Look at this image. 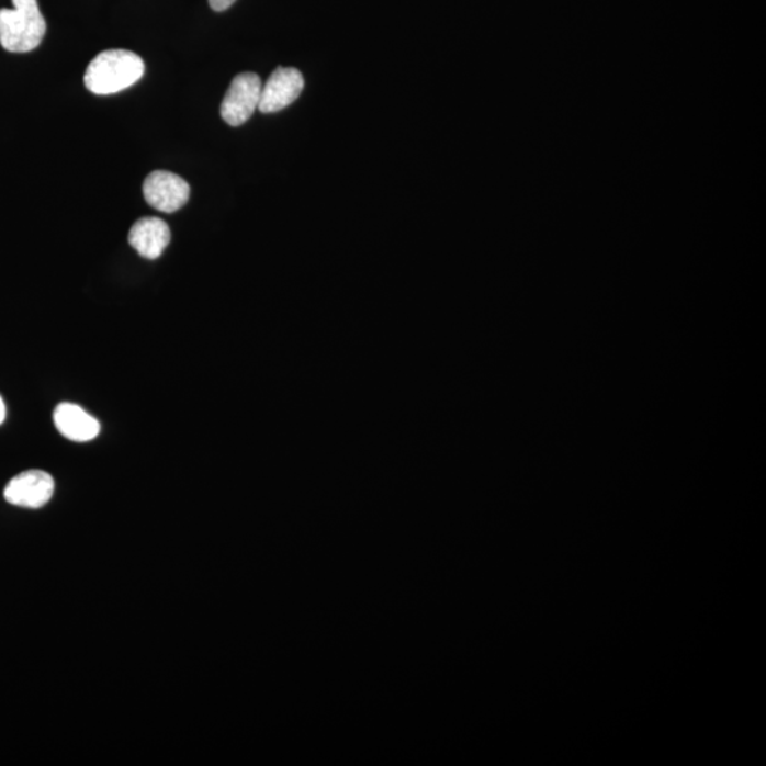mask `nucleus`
Segmentation results:
<instances>
[{"mask_svg": "<svg viewBox=\"0 0 766 766\" xmlns=\"http://www.w3.org/2000/svg\"><path fill=\"white\" fill-rule=\"evenodd\" d=\"M13 9H0V45L11 53H27L41 46L46 21L37 0H12Z\"/></svg>", "mask_w": 766, "mask_h": 766, "instance_id": "obj_2", "label": "nucleus"}, {"mask_svg": "<svg viewBox=\"0 0 766 766\" xmlns=\"http://www.w3.org/2000/svg\"><path fill=\"white\" fill-rule=\"evenodd\" d=\"M128 241L145 259H158L171 241V230L158 217H144L131 227Z\"/></svg>", "mask_w": 766, "mask_h": 766, "instance_id": "obj_7", "label": "nucleus"}, {"mask_svg": "<svg viewBox=\"0 0 766 766\" xmlns=\"http://www.w3.org/2000/svg\"><path fill=\"white\" fill-rule=\"evenodd\" d=\"M55 425L65 438L90 441L100 435V421L75 404H60L55 410Z\"/></svg>", "mask_w": 766, "mask_h": 766, "instance_id": "obj_8", "label": "nucleus"}, {"mask_svg": "<svg viewBox=\"0 0 766 766\" xmlns=\"http://www.w3.org/2000/svg\"><path fill=\"white\" fill-rule=\"evenodd\" d=\"M55 493V480L42 470H29L13 477L4 487L3 496L9 504L24 508H42Z\"/></svg>", "mask_w": 766, "mask_h": 766, "instance_id": "obj_5", "label": "nucleus"}, {"mask_svg": "<svg viewBox=\"0 0 766 766\" xmlns=\"http://www.w3.org/2000/svg\"><path fill=\"white\" fill-rule=\"evenodd\" d=\"M261 80L255 72H241L233 79L222 101L221 115L232 127H239L259 109Z\"/></svg>", "mask_w": 766, "mask_h": 766, "instance_id": "obj_3", "label": "nucleus"}, {"mask_svg": "<svg viewBox=\"0 0 766 766\" xmlns=\"http://www.w3.org/2000/svg\"><path fill=\"white\" fill-rule=\"evenodd\" d=\"M4 418H7V406H4L2 396H0V425L3 424Z\"/></svg>", "mask_w": 766, "mask_h": 766, "instance_id": "obj_10", "label": "nucleus"}, {"mask_svg": "<svg viewBox=\"0 0 766 766\" xmlns=\"http://www.w3.org/2000/svg\"><path fill=\"white\" fill-rule=\"evenodd\" d=\"M235 2L236 0H210L211 8L216 12L227 11Z\"/></svg>", "mask_w": 766, "mask_h": 766, "instance_id": "obj_9", "label": "nucleus"}, {"mask_svg": "<svg viewBox=\"0 0 766 766\" xmlns=\"http://www.w3.org/2000/svg\"><path fill=\"white\" fill-rule=\"evenodd\" d=\"M191 187L172 172L155 171L144 182V196L159 212L173 213L187 205Z\"/></svg>", "mask_w": 766, "mask_h": 766, "instance_id": "obj_4", "label": "nucleus"}, {"mask_svg": "<svg viewBox=\"0 0 766 766\" xmlns=\"http://www.w3.org/2000/svg\"><path fill=\"white\" fill-rule=\"evenodd\" d=\"M144 71L143 58L134 52L115 48L93 58L87 67L85 85L97 95L116 94L140 80Z\"/></svg>", "mask_w": 766, "mask_h": 766, "instance_id": "obj_1", "label": "nucleus"}, {"mask_svg": "<svg viewBox=\"0 0 766 766\" xmlns=\"http://www.w3.org/2000/svg\"><path fill=\"white\" fill-rule=\"evenodd\" d=\"M304 90V77L293 67H279L261 87L259 110L264 114L279 113L293 104Z\"/></svg>", "mask_w": 766, "mask_h": 766, "instance_id": "obj_6", "label": "nucleus"}]
</instances>
